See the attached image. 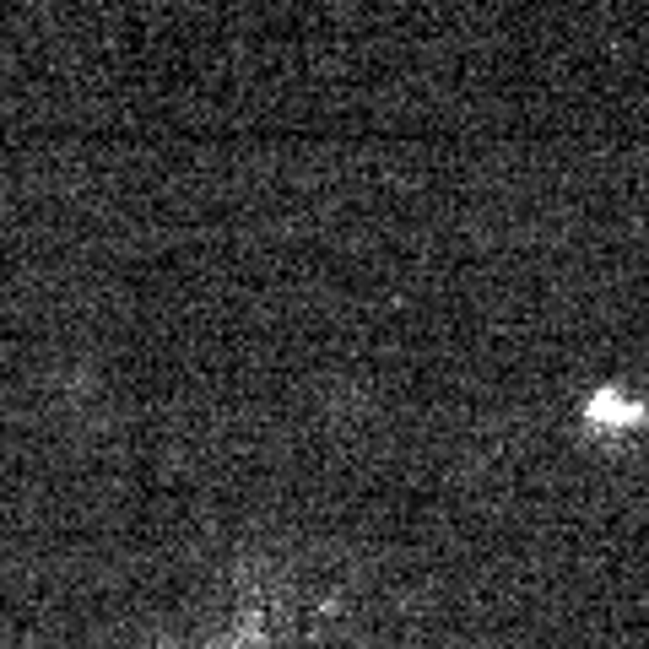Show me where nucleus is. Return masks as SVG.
Returning a JSON list of instances; mask_svg holds the SVG:
<instances>
[{
	"mask_svg": "<svg viewBox=\"0 0 649 649\" xmlns=\"http://www.w3.org/2000/svg\"><path fill=\"white\" fill-rule=\"evenodd\" d=\"M585 417L601 422V428H628V422H644V406L628 401L622 390H595L585 401Z\"/></svg>",
	"mask_w": 649,
	"mask_h": 649,
	"instance_id": "nucleus-1",
	"label": "nucleus"
}]
</instances>
